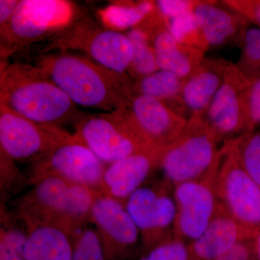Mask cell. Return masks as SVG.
Listing matches in <instances>:
<instances>
[{
	"mask_svg": "<svg viewBox=\"0 0 260 260\" xmlns=\"http://www.w3.org/2000/svg\"><path fill=\"white\" fill-rule=\"evenodd\" d=\"M34 64L62 90L76 105L112 113L127 107L133 93V79L88 57L67 51L42 53Z\"/></svg>",
	"mask_w": 260,
	"mask_h": 260,
	"instance_id": "cell-1",
	"label": "cell"
},
{
	"mask_svg": "<svg viewBox=\"0 0 260 260\" xmlns=\"http://www.w3.org/2000/svg\"><path fill=\"white\" fill-rule=\"evenodd\" d=\"M0 104L44 125L73 124L83 115L74 104L36 65L17 61L2 70Z\"/></svg>",
	"mask_w": 260,
	"mask_h": 260,
	"instance_id": "cell-2",
	"label": "cell"
},
{
	"mask_svg": "<svg viewBox=\"0 0 260 260\" xmlns=\"http://www.w3.org/2000/svg\"><path fill=\"white\" fill-rule=\"evenodd\" d=\"M80 14L73 2L20 0L11 20L0 28L2 57L49 40L83 18Z\"/></svg>",
	"mask_w": 260,
	"mask_h": 260,
	"instance_id": "cell-3",
	"label": "cell"
},
{
	"mask_svg": "<svg viewBox=\"0 0 260 260\" xmlns=\"http://www.w3.org/2000/svg\"><path fill=\"white\" fill-rule=\"evenodd\" d=\"M215 181L217 201L251 239L260 232V186L246 172L235 139L221 147Z\"/></svg>",
	"mask_w": 260,
	"mask_h": 260,
	"instance_id": "cell-4",
	"label": "cell"
},
{
	"mask_svg": "<svg viewBox=\"0 0 260 260\" xmlns=\"http://www.w3.org/2000/svg\"><path fill=\"white\" fill-rule=\"evenodd\" d=\"M203 117L191 116L180 136L166 150L160 162L166 180L173 186L198 180L218 166L221 148Z\"/></svg>",
	"mask_w": 260,
	"mask_h": 260,
	"instance_id": "cell-5",
	"label": "cell"
},
{
	"mask_svg": "<svg viewBox=\"0 0 260 260\" xmlns=\"http://www.w3.org/2000/svg\"><path fill=\"white\" fill-rule=\"evenodd\" d=\"M73 49L83 51L89 59L118 73H126L133 54L126 34L100 26L86 17L46 41L38 53Z\"/></svg>",
	"mask_w": 260,
	"mask_h": 260,
	"instance_id": "cell-6",
	"label": "cell"
},
{
	"mask_svg": "<svg viewBox=\"0 0 260 260\" xmlns=\"http://www.w3.org/2000/svg\"><path fill=\"white\" fill-rule=\"evenodd\" d=\"M124 108L112 113L83 114L74 123L75 138L107 166L151 148L137 134Z\"/></svg>",
	"mask_w": 260,
	"mask_h": 260,
	"instance_id": "cell-7",
	"label": "cell"
},
{
	"mask_svg": "<svg viewBox=\"0 0 260 260\" xmlns=\"http://www.w3.org/2000/svg\"><path fill=\"white\" fill-rule=\"evenodd\" d=\"M107 167L73 134L49 153L32 160L28 182L34 184L42 178L52 176L100 192Z\"/></svg>",
	"mask_w": 260,
	"mask_h": 260,
	"instance_id": "cell-8",
	"label": "cell"
},
{
	"mask_svg": "<svg viewBox=\"0 0 260 260\" xmlns=\"http://www.w3.org/2000/svg\"><path fill=\"white\" fill-rule=\"evenodd\" d=\"M172 186L165 179L159 186H141L124 203L140 233L143 254L174 236L177 208L169 191Z\"/></svg>",
	"mask_w": 260,
	"mask_h": 260,
	"instance_id": "cell-9",
	"label": "cell"
},
{
	"mask_svg": "<svg viewBox=\"0 0 260 260\" xmlns=\"http://www.w3.org/2000/svg\"><path fill=\"white\" fill-rule=\"evenodd\" d=\"M71 135L59 126L29 120L0 104V151L13 160H34Z\"/></svg>",
	"mask_w": 260,
	"mask_h": 260,
	"instance_id": "cell-10",
	"label": "cell"
},
{
	"mask_svg": "<svg viewBox=\"0 0 260 260\" xmlns=\"http://www.w3.org/2000/svg\"><path fill=\"white\" fill-rule=\"evenodd\" d=\"M219 164L202 179L174 186L177 208L173 229L175 239L190 244L203 234L213 219L218 204L215 181Z\"/></svg>",
	"mask_w": 260,
	"mask_h": 260,
	"instance_id": "cell-11",
	"label": "cell"
},
{
	"mask_svg": "<svg viewBox=\"0 0 260 260\" xmlns=\"http://www.w3.org/2000/svg\"><path fill=\"white\" fill-rule=\"evenodd\" d=\"M125 112L140 139L151 148H169L180 136L188 122V119L164 103L139 93L130 95Z\"/></svg>",
	"mask_w": 260,
	"mask_h": 260,
	"instance_id": "cell-12",
	"label": "cell"
},
{
	"mask_svg": "<svg viewBox=\"0 0 260 260\" xmlns=\"http://www.w3.org/2000/svg\"><path fill=\"white\" fill-rule=\"evenodd\" d=\"M90 221L101 238L107 260L129 259L141 241L125 205L102 193L95 200Z\"/></svg>",
	"mask_w": 260,
	"mask_h": 260,
	"instance_id": "cell-13",
	"label": "cell"
},
{
	"mask_svg": "<svg viewBox=\"0 0 260 260\" xmlns=\"http://www.w3.org/2000/svg\"><path fill=\"white\" fill-rule=\"evenodd\" d=\"M249 80L237 64L229 61L223 83L203 116L219 143L245 134L244 92Z\"/></svg>",
	"mask_w": 260,
	"mask_h": 260,
	"instance_id": "cell-14",
	"label": "cell"
},
{
	"mask_svg": "<svg viewBox=\"0 0 260 260\" xmlns=\"http://www.w3.org/2000/svg\"><path fill=\"white\" fill-rule=\"evenodd\" d=\"M153 46L160 70L172 72L186 80L205 59V53L179 44L173 37L169 20L158 8L137 25Z\"/></svg>",
	"mask_w": 260,
	"mask_h": 260,
	"instance_id": "cell-15",
	"label": "cell"
},
{
	"mask_svg": "<svg viewBox=\"0 0 260 260\" xmlns=\"http://www.w3.org/2000/svg\"><path fill=\"white\" fill-rule=\"evenodd\" d=\"M166 150L145 149L107 166L100 193L124 204L130 195L160 168Z\"/></svg>",
	"mask_w": 260,
	"mask_h": 260,
	"instance_id": "cell-16",
	"label": "cell"
},
{
	"mask_svg": "<svg viewBox=\"0 0 260 260\" xmlns=\"http://www.w3.org/2000/svg\"><path fill=\"white\" fill-rule=\"evenodd\" d=\"M70 184L57 177L42 178L32 184L31 190L17 201L15 215L25 226L57 227Z\"/></svg>",
	"mask_w": 260,
	"mask_h": 260,
	"instance_id": "cell-17",
	"label": "cell"
},
{
	"mask_svg": "<svg viewBox=\"0 0 260 260\" xmlns=\"http://www.w3.org/2000/svg\"><path fill=\"white\" fill-rule=\"evenodd\" d=\"M229 61L221 57L205 58L186 78L182 99L189 118L204 116L223 83Z\"/></svg>",
	"mask_w": 260,
	"mask_h": 260,
	"instance_id": "cell-18",
	"label": "cell"
},
{
	"mask_svg": "<svg viewBox=\"0 0 260 260\" xmlns=\"http://www.w3.org/2000/svg\"><path fill=\"white\" fill-rule=\"evenodd\" d=\"M244 240L252 239L218 203L206 230L198 239L188 244L191 259L218 260Z\"/></svg>",
	"mask_w": 260,
	"mask_h": 260,
	"instance_id": "cell-19",
	"label": "cell"
},
{
	"mask_svg": "<svg viewBox=\"0 0 260 260\" xmlns=\"http://www.w3.org/2000/svg\"><path fill=\"white\" fill-rule=\"evenodd\" d=\"M194 14L210 47L231 43L242 44L249 23L242 15L215 1H199Z\"/></svg>",
	"mask_w": 260,
	"mask_h": 260,
	"instance_id": "cell-20",
	"label": "cell"
},
{
	"mask_svg": "<svg viewBox=\"0 0 260 260\" xmlns=\"http://www.w3.org/2000/svg\"><path fill=\"white\" fill-rule=\"evenodd\" d=\"M25 227V260H72L73 238L64 231L49 225Z\"/></svg>",
	"mask_w": 260,
	"mask_h": 260,
	"instance_id": "cell-21",
	"label": "cell"
},
{
	"mask_svg": "<svg viewBox=\"0 0 260 260\" xmlns=\"http://www.w3.org/2000/svg\"><path fill=\"white\" fill-rule=\"evenodd\" d=\"M185 80L167 70H159L139 80H133V93L154 98L170 107L179 115L186 118L182 99Z\"/></svg>",
	"mask_w": 260,
	"mask_h": 260,
	"instance_id": "cell-22",
	"label": "cell"
},
{
	"mask_svg": "<svg viewBox=\"0 0 260 260\" xmlns=\"http://www.w3.org/2000/svg\"><path fill=\"white\" fill-rule=\"evenodd\" d=\"M99 191L80 184L70 185L57 228L72 238L90 221V215Z\"/></svg>",
	"mask_w": 260,
	"mask_h": 260,
	"instance_id": "cell-23",
	"label": "cell"
},
{
	"mask_svg": "<svg viewBox=\"0 0 260 260\" xmlns=\"http://www.w3.org/2000/svg\"><path fill=\"white\" fill-rule=\"evenodd\" d=\"M155 2H114L99 10L98 15L105 28L121 32L135 28L156 9Z\"/></svg>",
	"mask_w": 260,
	"mask_h": 260,
	"instance_id": "cell-24",
	"label": "cell"
},
{
	"mask_svg": "<svg viewBox=\"0 0 260 260\" xmlns=\"http://www.w3.org/2000/svg\"><path fill=\"white\" fill-rule=\"evenodd\" d=\"M27 238L28 229L23 222L2 205L0 260H25Z\"/></svg>",
	"mask_w": 260,
	"mask_h": 260,
	"instance_id": "cell-25",
	"label": "cell"
},
{
	"mask_svg": "<svg viewBox=\"0 0 260 260\" xmlns=\"http://www.w3.org/2000/svg\"><path fill=\"white\" fill-rule=\"evenodd\" d=\"M133 45V54L128 68V75L134 80H139L160 70L153 46L146 34L135 27L126 34Z\"/></svg>",
	"mask_w": 260,
	"mask_h": 260,
	"instance_id": "cell-26",
	"label": "cell"
},
{
	"mask_svg": "<svg viewBox=\"0 0 260 260\" xmlns=\"http://www.w3.org/2000/svg\"><path fill=\"white\" fill-rule=\"evenodd\" d=\"M169 28L173 37L179 44L205 53L209 49V44L194 12L171 19L169 20Z\"/></svg>",
	"mask_w": 260,
	"mask_h": 260,
	"instance_id": "cell-27",
	"label": "cell"
},
{
	"mask_svg": "<svg viewBox=\"0 0 260 260\" xmlns=\"http://www.w3.org/2000/svg\"><path fill=\"white\" fill-rule=\"evenodd\" d=\"M241 46L242 52L236 64L249 78H259L260 28L248 27Z\"/></svg>",
	"mask_w": 260,
	"mask_h": 260,
	"instance_id": "cell-28",
	"label": "cell"
},
{
	"mask_svg": "<svg viewBox=\"0 0 260 260\" xmlns=\"http://www.w3.org/2000/svg\"><path fill=\"white\" fill-rule=\"evenodd\" d=\"M236 142L243 167L260 186V131L240 135Z\"/></svg>",
	"mask_w": 260,
	"mask_h": 260,
	"instance_id": "cell-29",
	"label": "cell"
},
{
	"mask_svg": "<svg viewBox=\"0 0 260 260\" xmlns=\"http://www.w3.org/2000/svg\"><path fill=\"white\" fill-rule=\"evenodd\" d=\"M72 260H107L95 228L81 229L73 238Z\"/></svg>",
	"mask_w": 260,
	"mask_h": 260,
	"instance_id": "cell-30",
	"label": "cell"
},
{
	"mask_svg": "<svg viewBox=\"0 0 260 260\" xmlns=\"http://www.w3.org/2000/svg\"><path fill=\"white\" fill-rule=\"evenodd\" d=\"M244 115L246 133L260 125V77L249 78L244 92Z\"/></svg>",
	"mask_w": 260,
	"mask_h": 260,
	"instance_id": "cell-31",
	"label": "cell"
},
{
	"mask_svg": "<svg viewBox=\"0 0 260 260\" xmlns=\"http://www.w3.org/2000/svg\"><path fill=\"white\" fill-rule=\"evenodd\" d=\"M139 260H191L189 245L175 239L168 238L154 246Z\"/></svg>",
	"mask_w": 260,
	"mask_h": 260,
	"instance_id": "cell-32",
	"label": "cell"
},
{
	"mask_svg": "<svg viewBox=\"0 0 260 260\" xmlns=\"http://www.w3.org/2000/svg\"><path fill=\"white\" fill-rule=\"evenodd\" d=\"M221 4L260 28V0H223Z\"/></svg>",
	"mask_w": 260,
	"mask_h": 260,
	"instance_id": "cell-33",
	"label": "cell"
},
{
	"mask_svg": "<svg viewBox=\"0 0 260 260\" xmlns=\"http://www.w3.org/2000/svg\"><path fill=\"white\" fill-rule=\"evenodd\" d=\"M199 1L196 0H159L157 8L166 18L171 20L185 13L194 12Z\"/></svg>",
	"mask_w": 260,
	"mask_h": 260,
	"instance_id": "cell-34",
	"label": "cell"
},
{
	"mask_svg": "<svg viewBox=\"0 0 260 260\" xmlns=\"http://www.w3.org/2000/svg\"><path fill=\"white\" fill-rule=\"evenodd\" d=\"M0 164H1V189L2 191H10L16 184L17 180L21 179L15 160L8 157L6 154L0 151Z\"/></svg>",
	"mask_w": 260,
	"mask_h": 260,
	"instance_id": "cell-35",
	"label": "cell"
},
{
	"mask_svg": "<svg viewBox=\"0 0 260 260\" xmlns=\"http://www.w3.org/2000/svg\"><path fill=\"white\" fill-rule=\"evenodd\" d=\"M254 240H244L228 251L218 260H256L254 252Z\"/></svg>",
	"mask_w": 260,
	"mask_h": 260,
	"instance_id": "cell-36",
	"label": "cell"
},
{
	"mask_svg": "<svg viewBox=\"0 0 260 260\" xmlns=\"http://www.w3.org/2000/svg\"><path fill=\"white\" fill-rule=\"evenodd\" d=\"M20 0H0V28L11 20Z\"/></svg>",
	"mask_w": 260,
	"mask_h": 260,
	"instance_id": "cell-37",
	"label": "cell"
},
{
	"mask_svg": "<svg viewBox=\"0 0 260 260\" xmlns=\"http://www.w3.org/2000/svg\"><path fill=\"white\" fill-rule=\"evenodd\" d=\"M254 252L256 260H260V232L254 240Z\"/></svg>",
	"mask_w": 260,
	"mask_h": 260,
	"instance_id": "cell-38",
	"label": "cell"
}]
</instances>
